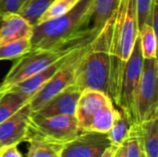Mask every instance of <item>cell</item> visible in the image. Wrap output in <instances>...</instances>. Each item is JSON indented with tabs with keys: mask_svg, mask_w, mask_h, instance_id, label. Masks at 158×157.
<instances>
[{
	"mask_svg": "<svg viewBox=\"0 0 158 157\" xmlns=\"http://www.w3.org/2000/svg\"><path fill=\"white\" fill-rule=\"evenodd\" d=\"M96 35L97 34H88L54 47L30 50L23 56L18 57V60L0 84V89L6 91L14 85L37 74L58 59L68 56L75 49L88 44Z\"/></svg>",
	"mask_w": 158,
	"mask_h": 157,
	"instance_id": "cell-3",
	"label": "cell"
},
{
	"mask_svg": "<svg viewBox=\"0 0 158 157\" xmlns=\"http://www.w3.org/2000/svg\"><path fill=\"white\" fill-rule=\"evenodd\" d=\"M28 157H60L62 147L41 142H29Z\"/></svg>",
	"mask_w": 158,
	"mask_h": 157,
	"instance_id": "cell-24",
	"label": "cell"
},
{
	"mask_svg": "<svg viewBox=\"0 0 158 157\" xmlns=\"http://www.w3.org/2000/svg\"><path fill=\"white\" fill-rule=\"evenodd\" d=\"M139 40L143 58L156 57L157 33L149 24H144L139 31Z\"/></svg>",
	"mask_w": 158,
	"mask_h": 157,
	"instance_id": "cell-20",
	"label": "cell"
},
{
	"mask_svg": "<svg viewBox=\"0 0 158 157\" xmlns=\"http://www.w3.org/2000/svg\"><path fill=\"white\" fill-rule=\"evenodd\" d=\"M29 101L27 97L17 92L12 90L5 91L0 97V123L14 115Z\"/></svg>",
	"mask_w": 158,
	"mask_h": 157,
	"instance_id": "cell-18",
	"label": "cell"
},
{
	"mask_svg": "<svg viewBox=\"0 0 158 157\" xmlns=\"http://www.w3.org/2000/svg\"><path fill=\"white\" fill-rule=\"evenodd\" d=\"M31 49V38H22L0 44V60L18 58Z\"/></svg>",
	"mask_w": 158,
	"mask_h": 157,
	"instance_id": "cell-21",
	"label": "cell"
},
{
	"mask_svg": "<svg viewBox=\"0 0 158 157\" xmlns=\"http://www.w3.org/2000/svg\"><path fill=\"white\" fill-rule=\"evenodd\" d=\"M111 25L112 17L86 45L77 64L73 85L81 91H100L108 95L114 104L125 62L110 54Z\"/></svg>",
	"mask_w": 158,
	"mask_h": 157,
	"instance_id": "cell-1",
	"label": "cell"
},
{
	"mask_svg": "<svg viewBox=\"0 0 158 157\" xmlns=\"http://www.w3.org/2000/svg\"><path fill=\"white\" fill-rule=\"evenodd\" d=\"M79 2L80 0H54L52 4L48 6V8L44 11V13L42 15V17L39 19L37 24L54 19L68 13Z\"/></svg>",
	"mask_w": 158,
	"mask_h": 157,
	"instance_id": "cell-23",
	"label": "cell"
},
{
	"mask_svg": "<svg viewBox=\"0 0 158 157\" xmlns=\"http://www.w3.org/2000/svg\"><path fill=\"white\" fill-rule=\"evenodd\" d=\"M133 125L145 157H158V118Z\"/></svg>",
	"mask_w": 158,
	"mask_h": 157,
	"instance_id": "cell-15",
	"label": "cell"
},
{
	"mask_svg": "<svg viewBox=\"0 0 158 157\" xmlns=\"http://www.w3.org/2000/svg\"><path fill=\"white\" fill-rule=\"evenodd\" d=\"M1 23H2V15H0V26H1Z\"/></svg>",
	"mask_w": 158,
	"mask_h": 157,
	"instance_id": "cell-32",
	"label": "cell"
},
{
	"mask_svg": "<svg viewBox=\"0 0 158 157\" xmlns=\"http://www.w3.org/2000/svg\"><path fill=\"white\" fill-rule=\"evenodd\" d=\"M32 27L19 13L3 14L0 26V44L22 38H31Z\"/></svg>",
	"mask_w": 158,
	"mask_h": 157,
	"instance_id": "cell-13",
	"label": "cell"
},
{
	"mask_svg": "<svg viewBox=\"0 0 158 157\" xmlns=\"http://www.w3.org/2000/svg\"><path fill=\"white\" fill-rule=\"evenodd\" d=\"M31 110L29 103L10 118L0 123V144L5 147L19 144L24 141Z\"/></svg>",
	"mask_w": 158,
	"mask_h": 157,
	"instance_id": "cell-11",
	"label": "cell"
},
{
	"mask_svg": "<svg viewBox=\"0 0 158 157\" xmlns=\"http://www.w3.org/2000/svg\"><path fill=\"white\" fill-rule=\"evenodd\" d=\"M115 157H126V145L125 142L121 143L119 146L117 147L116 153H115Z\"/></svg>",
	"mask_w": 158,
	"mask_h": 157,
	"instance_id": "cell-29",
	"label": "cell"
},
{
	"mask_svg": "<svg viewBox=\"0 0 158 157\" xmlns=\"http://www.w3.org/2000/svg\"><path fill=\"white\" fill-rule=\"evenodd\" d=\"M86 45L74 50L70 54L67 61L64 63V65L30 99L29 105L31 113L38 111L45 103H47L54 96H56L70 85H73L77 64Z\"/></svg>",
	"mask_w": 158,
	"mask_h": 157,
	"instance_id": "cell-8",
	"label": "cell"
},
{
	"mask_svg": "<svg viewBox=\"0 0 158 157\" xmlns=\"http://www.w3.org/2000/svg\"><path fill=\"white\" fill-rule=\"evenodd\" d=\"M111 102L110 97L100 91L90 89L81 91L75 111V118L81 130L87 131L93 118Z\"/></svg>",
	"mask_w": 158,
	"mask_h": 157,
	"instance_id": "cell-10",
	"label": "cell"
},
{
	"mask_svg": "<svg viewBox=\"0 0 158 157\" xmlns=\"http://www.w3.org/2000/svg\"><path fill=\"white\" fill-rule=\"evenodd\" d=\"M131 125L132 124L129 117L122 110L118 109L117 118L111 129L107 132V136L110 140L111 145L118 147L121 143H123L128 136Z\"/></svg>",
	"mask_w": 158,
	"mask_h": 157,
	"instance_id": "cell-19",
	"label": "cell"
},
{
	"mask_svg": "<svg viewBox=\"0 0 158 157\" xmlns=\"http://www.w3.org/2000/svg\"><path fill=\"white\" fill-rule=\"evenodd\" d=\"M143 66V56L142 54L139 36L137 37L130 57L124 63L118 92L114 103L115 106L122 110L134 124L135 99Z\"/></svg>",
	"mask_w": 158,
	"mask_h": 157,
	"instance_id": "cell-6",
	"label": "cell"
},
{
	"mask_svg": "<svg viewBox=\"0 0 158 157\" xmlns=\"http://www.w3.org/2000/svg\"><path fill=\"white\" fill-rule=\"evenodd\" d=\"M119 0H92L89 13L88 29L99 32L114 14Z\"/></svg>",
	"mask_w": 158,
	"mask_h": 157,
	"instance_id": "cell-16",
	"label": "cell"
},
{
	"mask_svg": "<svg viewBox=\"0 0 158 157\" xmlns=\"http://www.w3.org/2000/svg\"><path fill=\"white\" fill-rule=\"evenodd\" d=\"M139 34L136 0H119L112 16L110 54L126 62Z\"/></svg>",
	"mask_w": 158,
	"mask_h": 157,
	"instance_id": "cell-5",
	"label": "cell"
},
{
	"mask_svg": "<svg viewBox=\"0 0 158 157\" xmlns=\"http://www.w3.org/2000/svg\"><path fill=\"white\" fill-rule=\"evenodd\" d=\"M75 116L42 117L31 113L23 142H41L62 147L81 134Z\"/></svg>",
	"mask_w": 158,
	"mask_h": 157,
	"instance_id": "cell-4",
	"label": "cell"
},
{
	"mask_svg": "<svg viewBox=\"0 0 158 157\" xmlns=\"http://www.w3.org/2000/svg\"><path fill=\"white\" fill-rule=\"evenodd\" d=\"M92 0L80 2L68 13L54 19L33 25L31 49H45L88 34H97L88 29Z\"/></svg>",
	"mask_w": 158,
	"mask_h": 157,
	"instance_id": "cell-2",
	"label": "cell"
},
{
	"mask_svg": "<svg viewBox=\"0 0 158 157\" xmlns=\"http://www.w3.org/2000/svg\"><path fill=\"white\" fill-rule=\"evenodd\" d=\"M81 91L74 85H70L45 103L38 111L32 113L42 117H53L59 115L75 116L76 105Z\"/></svg>",
	"mask_w": 158,
	"mask_h": 157,
	"instance_id": "cell-12",
	"label": "cell"
},
{
	"mask_svg": "<svg viewBox=\"0 0 158 157\" xmlns=\"http://www.w3.org/2000/svg\"><path fill=\"white\" fill-rule=\"evenodd\" d=\"M118 112V108L115 106L113 102L107 104L93 118L87 131L107 133L117 118Z\"/></svg>",
	"mask_w": 158,
	"mask_h": 157,
	"instance_id": "cell-17",
	"label": "cell"
},
{
	"mask_svg": "<svg viewBox=\"0 0 158 157\" xmlns=\"http://www.w3.org/2000/svg\"><path fill=\"white\" fill-rule=\"evenodd\" d=\"M125 145L126 157H145V155L140 145L137 132L133 124L130 128L128 136L125 140Z\"/></svg>",
	"mask_w": 158,
	"mask_h": 157,
	"instance_id": "cell-25",
	"label": "cell"
},
{
	"mask_svg": "<svg viewBox=\"0 0 158 157\" xmlns=\"http://www.w3.org/2000/svg\"><path fill=\"white\" fill-rule=\"evenodd\" d=\"M0 2H1V0H0Z\"/></svg>",
	"mask_w": 158,
	"mask_h": 157,
	"instance_id": "cell-34",
	"label": "cell"
},
{
	"mask_svg": "<svg viewBox=\"0 0 158 157\" xmlns=\"http://www.w3.org/2000/svg\"><path fill=\"white\" fill-rule=\"evenodd\" d=\"M157 58H143L134 108V124L158 118Z\"/></svg>",
	"mask_w": 158,
	"mask_h": 157,
	"instance_id": "cell-7",
	"label": "cell"
},
{
	"mask_svg": "<svg viewBox=\"0 0 158 157\" xmlns=\"http://www.w3.org/2000/svg\"><path fill=\"white\" fill-rule=\"evenodd\" d=\"M4 92H5V91H3V90H1V89H0V97L2 96V94L4 93Z\"/></svg>",
	"mask_w": 158,
	"mask_h": 157,
	"instance_id": "cell-31",
	"label": "cell"
},
{
	"mask_svg": "<svg viewBox=\"0 0 158 157\" xmlns=\"http://www.w3.org/2000/svg\"><path fill=\"white\" fill-rule=\"evenodd\" d=\"M53 1L54 0H28L19 11V14L33 26L37 24L39 19Z\"/></svg>",
	"mask_w": 158,
	"mask_h": 157,
	"instance_id": "cell-22",
	"label": "cell"
},
{
	"mask_svg": "<svg viewBox=\"0 0 158 157\" xmlns=\"http://www.w3.org/2000/svg\"><path fill=\"white\" fill-rule=\"evenodd\" d=\"M109 146L107 133L82 131L63 146L60 157H101Z\"/></svg>",
	"mask_w": 158,
	"mask_h": 157,
	"instance_id": "cell-9",
	"label": "cell"
},
{
	"mask_svg": "<svg viewBox=\"0 0 158 157\" xmlns=\"http://www.w3.org/2000/svg\"><path fill=\"white\" fill-rule=\"evenodd\" d=\"M28 0H1L0 15L6 13H19Z\"/></svg>",
	"mask_w": 158,
	"mask_h": 157,
	"instance_id": "cell-27",
	"label": "cell"
},
{
	"mask_svg": "<svg viewBox=\"0 0 158 157\" xmlns=\"http://www.w3.org/2000/svg\"><path fill=\"white\" fill-rule=\"evenodd\" d=\"M0 157H23L19 151L17 144L5 146L0 150Z\"/></svg>",
	"mask_w": 158,
	"mask_h": 157,
	"instance_id": "cell-28",
	"label": "cell"
},
{
	"mask_svg": "<svg viewBox=\"0 0 158 157\" xmlns=\"http://www.w3.org/2000/svg\"><path fill=\"white\" fill-rule=\"evenodd\" d=\"M70 54H69L68 56L58 59L55 63L51 64L50 66H48L47 68L43 69L42 71L38 72L37 74L30 77L29 79L14 85L13 87H11L8 90H12L14 92H17V93H20L21 95L27 97L30 100L40 90V88L64 65V63L67 61V59L69 58Z\"/></svg>",
	"mask_w": 158,
	"mask_h": 157,
	"instance_id": "cell-14",
	"label": "cell"
},
{
	"mask_svg": "<svg viewBox=\"0 0 158 157\" xmlns=\"http://www.w3.org/2000/svg\"><path fill=\"white\" fill-rule=\"evenodd\" d=\"M2 148H3V146H2V145H1V144H0V150H1V149H2Z\"/></svg>",
	"mask_w": 158,
	"mask_h": 157,
	"instance_id": "cell-33",
	"label": "cell"
},
{
	"mask_svg": "<svg viewBox=\"0 0 158 157\" xmlns=\"http://www.w3.org/2000/svg\"><path fill=\"white\" fill-rule=\"evenodd\" d=\"M116 149H117V147H115V146H113V145L109 146V147L104 152V154L102 155V156L101 157H115Z\"/></svg>",
	"mask_w": 158,
	"mask_h": 157,
	"instance_id": "cell-30",
	"label": "cell"
},
{
	"mask_svg": "<svg viewBox=\"0 0 158 157\" xmlns=\"http://www.w3.org/2000/svg\"><path fill=\"white\" fill-rule=\"evenodd\" d=\"M155 1L156 0H136L137 21L139 31L144 24H149Z\"/></svg>",
	"mask_w": 158,
	"mask_h": 157,
	"instance_id": "cell-26",
	"label": "cell"
}]
</instances>
